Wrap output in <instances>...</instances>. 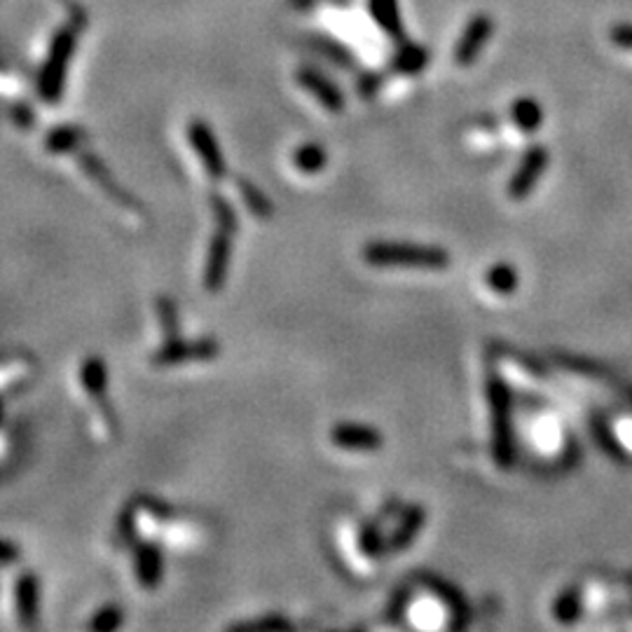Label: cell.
Segmentation results:
<instances>
[{"instance_id":"cell-18","label":"cell","mask_w":632,"mask_h":632,"mask_svg":"<svg viewBox=\"0 0 632 632\" xmlns=\"http://www.w3.org/2000/svg\"><path fill=\"white\" fill-rule=\"evenodd\" d=\"M293 164L295 169L305 176L319 174V171L326 169V150L316 146V143H305V146L295 150Z\"/></svg>"},{"instance_id":"cell-8","label":"cell","mask_w":632,"mask_h":632,"mask_svg":"<svg viewBox=\"0 0 632 632\" xmlns=\"http://www.w3.org/2000/svg\"><path fill=\"white\" fill-rule=\"evenodd\" d=\"M134 572H137V581L143 588H158L164 576L162 548L158 544H138L134 548Z\"/></svg>"},{"instance_id":"cell-16","label":"cell","mask_w":632,"mask_h":632,"mask_svg":"<svg viewBox=\"0 0 632 632\" xmlns=\"http://www.w3.org/2000/svg\"><path fill=\"white\" fill-rule=\"evenodd\" d=\"M539 122H541L539 106H536L535 101H529V98H523V101H518V104L511 108V113H508L506 127L513 131V134H515V138H525L529 137L536 127H539Z\"/></svg>"},{"instance_id":"cell-6","label":"cell","mask_w":632,"mask_h":632,"mask_svg":"<svg viewBox=\"0 0 632 632\" xmlns=\"http://www.w3.org/2000/svg\"><path fill=\"white\" fill-rule=\"evenodd\" d=\"M548 167V153L544 148H532L527 155H525L520 169L513 174V178L508 180V197L511 199H525L529 192L535 190L536 180L541 178V174Z\"/></svg>"},{"instance_id":"cell-11","label":"cell","mask_w":632,"mask_h":632,"mask_svg":"<svg viewBox=\"0 0 632 632\" xmlns=\"http://www.w3.org/2000/svg\"><path fill=\"white\" fill-rule=\"evenodd\" d=\"M492 408H494V453L502 466H506L511 457V445H508V398L499 384H490Z\"/></svg>"},{"instance_id":"cell-12","label":"cell","mask_w":632,"mask_h":632,"mask_svg":"<svg viewBox=\"0 0 632 632\" xmlns=\"http://www.w3.org/2000/svg\"><path fill=\"white\" fill-rule=\"evenodd\" d=\"M532 441L539 453H544L545 457H553L562 450V443H565V431L557 417L553 414H536L532 420Z\"/></svg>"},{"instance_id":"cell-4","label":"cell","mask_w":632,"mask_h":632,"mask_svg":"<svg viewBox=\"0 0 632 632\" xmlns=\"http://www.w3.org/2000/svg\"><path fill=\"white\" fill-rule=\"evenodd\" d=\"M232 240H235V232L219 228L216 237L209 244L207 262H204V289L209 293L223 289L225 279H228L229 260H232Z\"/></svg>"},{"instance_id":"cell-2","label":"cell","mask_w":632,"mask_h":632,"mask_svg":"<svg viewBox=\"0 0 632 632\" xmlns=\"http://www.w3.org/2000/svg\"><path fill=\"white\" fill-rule=\"evenodd\" d=\"M77 164H80V169L85 171V176L92 180L94 186H97L98 190L108 197L110 204H115V207L120 209L125 216H129L134 223L143 220V209L138 207V204L134 202V199H131V197L127 195V192L122 190L120 186H117V183H115L113 176H110V171L106 169L101 159L94 158V155H89V153H80V158H77Z\"/></svg>"},{"instance_id":"cell-7","label":"cell","mask_w":632,"mask_h":632,"mask_svg":"<svg viewBox=\"0 0 632 632\" xmlns=\"http://www.w3.org/2000/svg\"><path fill=\"white\" fill-rule=\"evenodd\" d=\"M331 441L332 445L349 453H375L382 447V433L365 424H335Z\"/></svg>"},{"instance_id":"cell-29","label":"cell","mask_w":632,"mask_h":632,"mask_svg":"<svg viewBox=\"0 0 632 632\" xmlns=\"http://www.w3.org/2000/svg\"><path fill=\"white\" fill-rule=\"evenodd\" d=\"M614 433H617L618 443H621L627 453L632 454V417H623V420H618L617 426H614Z\"/></svg>"},{"instance_id":"cell-26","label":"cell","mask_w":632,"mask_h":632,"mask_svg":"<svg viewBox=\"0 0 632 632\" xmlns=\"http://www.w3.org/2000/svg\"><path fill=\"white\" fill-rule=\"evenodd\" d=\"M556 618L560 623H572L578 618V611H581V600H578V595L574 593V590H569V593H562L560 600L556 602Z\"/></svg>"},{"instance_id":"cell-1","label":"cell","mask_w":632,"mask_h":632,"mask_svg":"<svg viewBox=\"0 0 632 632\" xmlns=\"http://www.w3.org/2000/svg\"><path fill=\"white\" fill-rule=\"evenodd\" d=\"M363 260L372 268H403V270H445L450 258L433 246L413 244H371L365 246Z\"/></svg>"},{"instance_id":"cell-22","label":"cell","mask_w":632,"mask_h":632,"mask_svg":"<svg viewBox=\"0 0 632 632\" xmlns=\"http://www.w3.org/2000/svg\"><path fill=\"white\" fill-rule=\"evenodd\" d=\"M424 525V513H422V508H414V511H410L408 515L403 518V523L398 525V529L393 532V539L389 541V545H392L393 551H401V548H405V545L413 541V536L420 532V527Z\"/></svg>"},{"instance_id":"cell-31","label":"cell","mask_w":632,"mask_h":632,"mask_svg":"<svg viewBox=\"0 0 632 632\" xmlns=\"http://www.w3.org/2000/svg\"><path fill=\"white\" fill-rule=\"evenodd\" d=\"M3 417H5V408H3V401H0V422H3Z\"/></svg>"},{"instance_id":"cell-24","label":"cell","mask_w":632,"mask_h":632,"mask_svg":"<svg viewBox=\"0 0 632 632\" xmlns=\"http://www.w3.org/2000/svg\"><path fill=\"white\" fill-rule=\"evenodd\" d=\"M211 211L213 216H216L219 228L229 229V232H235L237 235V229H240V219H237L235 207H232L223 195H211Z\"/></svg>"},{"instance_id":"cell-9","label":"cell","mask_w":632,"mask_h":632,"mask_svg":"<svg viewBox=\"0 0 632 632\" xmlns=\"http://www.w3.org/2000/svg\"><path fill=\"white\" fill-rule=\"evenodd\" d=\"M492 28H494V24H492L490 16H485V15L475 16L474 22L466 26V31H464L462 38H459L457 49H454V61H457L459 66L474 64L475 56H478V52L483 49V45L490 40Z\"/></svg>"},{"instance_id":"cell-13","label":"cell","mask_w":632,"mask_h":632,"mask_svg":"<svg viewBox=\"0 0 632 632\" xmlns=\"http://www.w3.org/2000/svg\"><path fill=\"white\" fill-rule=\"evenodd\" d=\"M408 617L410 623L414 627H420V630H441V627H445L450 623L447 621L450 614H447L445 605L438 597H433V595H424L420 600H414Z\"/></svg>"},{"instance_id":"cell-10","label":"cell","mask_w":632,"mask_h":632,"mask_svg":"<svg viewBox=\"0 0 632 632\" xmlns=\"http://www.w3.org/2000/svg\"><path fill=\"white\" fill-rule=\"evenodd\" d=\"M38 605H40V584L38 576L33 572H24L16 578L15 586V607L16 617L22 626H33L38 621Z\"/></svg>"},{"instance_id":"cell-3","label":"cell","mask_w":632,"mask_h":632,"mask_svg":"<svg viewBox=\"0 0 632 632\" xmlns=\"http://www.w3.org/2000/svg\"><path fill=\"white\" fill-rule=\"evenodd\" d=\"M219 354H220V347L216 340H195V342L171 340V342H164L162 347L150 356V363L158 365V368H169V365L213 361Z\"/></svg>"},{"instance_id":"cell-27","label":"cell","mask_w":632,"mask_h":632,"mask_svg":"<svg viewBox=\"0 0 632 632\" xmlns=\"http://www.w3.org/2000/svg\"><path fill=\"white\" fill-rule=\"evenodd\" d=\"M232 630H291V623L284 621V618H262V621L256 623H237L232 626Z\"/></svg>"},{"instance_id":"cell-14","label":"cell","mask_w":632,"mask_h":632,"mask_svg":"<svg viewBox=\"0 0 632 632\" xmlns=\"http://www.w3.org/2000/svg\"><path fill=\"white\" fill-rule=\"evenodd\" d=\"M80 382L82 389L92 398L94 403L106 401V392H108V365L101 356H87L80 365Z\"/></svg>"},{"instance_id":"cell-15","label":"cell","mask_w":632,"mask_h":632,"mask_svg":"<svg viewBox=\"0 0 632 632\" xmlns=\"http://www.w3.org/2000/svg\"><path fill=\"white\" fill-rule=\"evenodd\" d=\"M298 82H301V87L305 89L307 94H311L326 110H331V113H340V110H342V97H340L338 89L332 87L326 77L316 76V73L311 71H302L301 76H298Z\"/></svg>"},{"instance_id":"cell-30","label":"cell","mask_w":632,"mask_h":632,"mask_svg":"<svg viewBox=\"0 0 632 632\" xmlns=\"http://www.w3.org/2000/svg\"><path fill=\"white\" fill-rule=\"evenodd\" d=\"M611 40H614V43H617L621 49H627V52H632V28L618 26L617 31L611 33Z\"/></svg>"},{"instance_id":"cell-25","label":"cell","mask_w":632,"mask_h":632,"mask_svg":"<svg viewBox=\"0 0 632 632\" xmlns=\"http://www.w3.org/2000/svg\"><path fill=\"white\" fill-rule=\"evenodd\" d=\"M372 12H375L377 22L387 28L389 33H396V28H401V24H398L396 0H372Z\"/></svg>"},{"instance_id":"cell-20","label":"cell","mask_w":632,"mask_h":632,"mask_svg":"<svg viewBox=\"0 0 632 632\" xmlns=\"http://www.w3.org/2000/svg\"><path fill=\"white\" fill-rule=\"evenodd\" d=\"M158 307V319H159V328L164 332V342H171V340H178L180 332V323H178V310H176V302L167 295L158 298L155 302Z\"/></svg>"},{"instance_id":"cell-21","label":"cell","mask_w":632,"mask_h":632,"mask_svg":"<svg viewBox=\"0 0 632 632\" xmlns=\"http://www.w3.org/2000/svg\"><path fill=\"white\" fill-rule=\"evenodd\" d=\"M485 286L494 295H508L518 286V274L511 265H496L485 274Z\"/></svg>"},{"instance_id":"cell-23","label":"cell","mask_w":632,"mask_h":632,"mask_svg":"<svg viewBox=\"0 0 632 632\" xmlns=\"http://www.w3.org/2000/svg\"><path fill=\"white\" fill-rule=\"evenodd\" d=\"M125 623V611L117 605H108L97 611V617L89 623V630L94 632H113Z\"/></svg>"},{"instance_id":"cell-5","label":"cell","mask_w":632,"mask_h":632,"mask_svg":"<svg viewBox=\"0 0 632 632\" xmlns=\"http://www.w3.org/2000/svg\"><path fill=\"white\" fill-rule=\"evenodd\" d=\"M188 143L195 150L197 159L202 162L204 171L211 176L213 180H220L225 176V159L220 153L219 141L213 137V131L204 125L202 120H192L188 125Z\"/></svg>"},{"instance_id":"cell-28","label":"cell","mask_w":632,"mask_h":632,"mask_svg":"<svg viewBox=\"0 0 632 632\" xmlns=\"http://www.w3.org/2000/svg\"><path fill=\"white\" fill-rule=\"evenodd\" d=\"M19 560H22L19 545L7 539H0V567H12V565H16Z\"/></svg>"},{"instance_id":"cell-19","label":"cell","mask_w":632,"mask_h":632,"mask_svg":"<svg viewBox=\"0 0 632 632\" xmlns=\"http://www.w3.org/2000/svg\"><path fill=\"white\" fill-rule=\"evenodd\" d=\"M237 190H240L246 209H249L256 219H270V216H272V204H270L268 197L262 195V192L253 186L251 180L237 178Z\"/></svg>"},{"instance_id":"cell-17","label":"cell","mask_w":632,"mask_h":632,"mask_svg":"<svg viewBox=\"0 0 632 632\" xmlns=\"http://www.w3.org/2000/svg\"><path fill=\"white\" fill-rule=\"evenodd\" d=\"M85 131L77 129V127H59V129L49 131L47 138H45V150L52 155H66L73 153L85 143Z\"/></svg>"}]
</instances>
